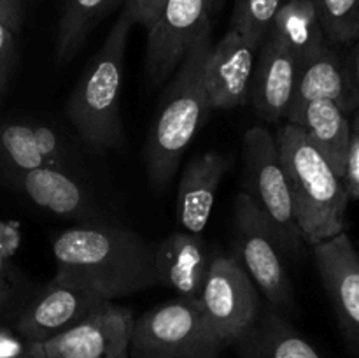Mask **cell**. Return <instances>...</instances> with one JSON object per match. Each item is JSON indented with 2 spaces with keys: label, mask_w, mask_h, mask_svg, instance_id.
Listing matches in <instances>:
<instances>
[{
  "label": "cell",
  "mask_w": 359,
  "mask_h": 358,
  "mask_svg": "<svg viewBox=\"0 0 359 358\" xmlns=\"http://www.w3.org/2000/svg\"><path fill=\"white\" fill-rule=\"evenodd\" d=\"M20 246V232L14 225L0 221V312L16 316L32 297L27 279L14 263Z\"/></svg>",
  "instance_id": "cb8c5ba5"
},
{
  "label": "cell",
  "mask_w": 359,
  "mask_h": 358,
  "mask_svg": "<svg viewBox=\"0 0 359 358\" xmlns=\"http://www.w3.org/2000/svg\"><path fill=\"white\" fill-rule=\"evenodd\" d=\"M302 62L286 46L266 35L256 55L249 100L269 123L286 119L293 104Z\"/></svg>",
  "instance_id": "9a60e30c"
},
{
  "label": "cell",
  "mask_w": 359,
  "mask_h": 358,
  "mask_svg": "<svg viewBox=\"0 0 359 358\" xmlns=\"http://www.w3.org/2000/svg\"><path fill=\"white\" fill-rule=\"evenodd\" d=\"M212 25L207 21L165 90L160 112L146 144L147 175L156 190L170 185L182 154L212 111L205 88V62L212 48Z\"/></svg>",
  "instance_id": "7a4b0ae2"
},
{
  "label": "cell",
  "mask_w": 359,
  "mask_h": 358,
  "mask_svg": "<svg viewBox=\"0 0 359 358\" xmlns=\"http://www.w3.org/2000/svg\"><path fill=\"white\" fill-rule=\"evenodd\" d=\"M354 114H356V116H358V118H359V111H356V112H354Z\"/></svg>",
  "instance_id": "836d02e7"
},
{
  "label": "cell",
  "mask_w": 359,
  "mask_h": 358,
  "mask_svg": "<svg viewBox=\"0 0 359 358\" xmlns=\"http://www.w3.org/2000/svg\"><path fill=\"white\" fill-rule=\"evenodd\" d=\"M210 0H167L149 28L146 70L153 84L170 79L193 41L210 21Z\"/></svg>",
  "instance_id": "7c38bea8"
},
{
  "label": "cell",
  "mask_w": 359,
  "mask_h": 358,
  "mask_svg": "<svg viewBox=\"0 0 359 358\" xmlns=\"http://www.w3.org/2000/svg\"><path fill=\"white\" fill-rule=\"evenodd\" d=\"M0 358H34L32 344L21 339L13 329L0 326Z\"/></svg>",
  "instance_id": "f546056e"
},
{
  "label": "cell",
  "mask_w": 359,
  "mask_h": 358,
  "mask_svg": "<svg viewBox=\"0 0 359 358\" xmlns=\"http://www.w3.org/2000/svg\"><path fill=\"white\" fill-rule=\"evenodd\" d=\"M165 2L167 0H126L125 6L132 13L133 21L149 30L156 18L160 16Z\"/></svg>",
  "instance_id": "f1b7e54d"
},
{
  "label": "cell",
  "mask_w": 359,
  "mask_h": 358,
  "mask_svg": "<svg viewBox=\"0 0 359 358\" xmlns=\"http://www.w3.org/2000/svg\"><path fill=\"white\" fill-rule=\"evenodd\" d=\"M196 300L207 326L223 346H233L263 309L262 293L233 255L212 256Z\"/></svg>",
  "instance_id": "ba28073f"
},
{
  "label": "cell",
  "mask_w": 359,
  "mask_h": 358,
  "mask_svg": "<svg viewBox=\"0 0 359 358\" xmlns=\"http://www.w3.org/2000/svg\"><path fill=\"white\" fill-rule=\"evenodd\" d=\"M269 35L294 53L302 63L330 46L312 0H286L273 18Z\"/></svg>",
  "instance_id": "7402d4cb"
},
{
  "label": "cell",
  "mask_w": 359,
  "mask_h": 358,
  "mask_svg": "<svg viewBox=\"0 0 359 358\" xmlns=\"http://www.w3.org/2000/svg\"><path fill=\"white\" fill-rule=\"evenodd\" d=\"M14 63H16V35L0 20V98L6 93Z\"/></svg>",
  "instance_id": "83f0119b"
},
{
  "label": "cell",
  "mask_w": 359,
  "mask_h": 358,
  "mask_svg": "<svg viewBox=\"0 0 359 358\" xmlns=\"http://www.w3.org/2000/svg\"><path fill=\"white\" fill-rule=\"evenodd\" d=\"M284 2L286 0H235L230 28L259 49Z\"/></svg>",
  "instance_id": "484cf974"
},
{
  "label": "cell",
  "mask_w": 359,
  "mask_h": 358,
  "mask_svg": "<svg viewBox=\"0 0 359 358\" xmlns=\"http://www.w3.org/2000/svg\"><path fill=\"white\" fill-rule=\"evenodd\" d=\"M79 172L60 165L0 171V185L20 193L35 207L83 225L104 223V213L93 199Z\"/></svg>",
  "instance_id": "30bf717a"
},
{
  "label": "cell",
  "mask_w": 359,
  "mask_h": 358,
  "mask_svg": "<svg viewBox=\"0 0 359 358\" xmlns=\"http://www.w3.org/2000/svg\"><path fill=\"white\" fill-rule=\"evenodd\" d=\"M314 100L335 102L349 116L356 112L349 76H347L346 55L333 48V44L300 65L297 90L290 111Z\"/></svg>",
  "instance_id": "ffe728a7"
},
{
  "label": "cell",
  "mask_w": 359,
  "mask_h": 358,
  "mask_svg": "<svg viewBox=\"0 0 359 358\" xmlns=\"http://www.w3.org/2000/svg\"><path fill=\"white\" fill-rule=\"evenodd\" d=\"M223 2H224V0H210V9H212V13L216 9H219V7L223 6Z\"/></svg>",
  "instance_id": "d6a6232c"
},
{
  "label": "cell",
  "mask_w": 359,
  "mask_h": 358,
  "mask_svg": "<svg viewBox=\"0 0 359 358\" xmlns=\"http://www.w3.org/2000/svg\"><path fill=\"white\" fill-rule=\"evenodd\" d=\"M105 300L109 298L90 288L53 279L25 302L14 316L13 330L27 343H42L76 325Z\"/></svg>",
  "instance_id": "8fae6325"
},
{
  "label": "cell",
  "mask_w": 359,
  "mask_h": 358,
  "mask_svg": "<svg viewBox=\"0 0 359 358\" xmlns=\"http://www.w3.org/2000/svg\"><path fill=\"white\" fill-rule=\"evenodd\" d=\"M233 207V256L263 293L269 307L287 314L294 309V291L276 232L248 193H238Z\"/></svg>",
  "instance_id": "52a82bcc"
},
{
  "label": "cell",
  "mask_w": 359,
  "mask_h": 358,
  "mask_svg": "<svg viewBox=\"0 0 359 358\" xmlns=\"http://www.w3.org/2000/svg\"><path fill=\"white\" fill-rule=\"evenodd\" d=\"M346 62H347V76H349L351 93H353L356 111H359V39L354 42V48L351 49L349 55H346Z\"/></svg>",
  "instance_id": "1f68e13d"
},
{
  "label": "cell",
  "mask_w": 359,
  "mask_h": 358,
  "mask_svg": "<svg viewBox=\"0 0 359 358\" xmlns=\"http://www.w3.org/2000/svg\"><path fill=\"white\" fill-rule=\"evenodd\" d=\"M44 165L79 172L81 157L58 126L39 119H0V171Z\"/></svg>",
  "instance_id": "4fadbf2b"
},
{
  "label": "cell",
  "mask_w": 359,
  "mask_h": 358,
  "mask_svg": "<svg viewBox=\"0 0 359 358\" xmlns=\"http://www.w3.org/2000/svg\"><path fill=\"white\" fill-rule=\"evenodd\" d=\"M133 312L114 300L102 302L58 336L32 344L34 358H130Z\"/></svg>",
  "instance_id": "9c48e42d"
},
{
  "label": "cell",
  "mask_w": 359,
  "mask_h": 358,
  "mask_svg": "<svg viewBox=\"0 0 359 358\" xmlns=\"http://www.w3.org/2000/svg\"><path fill=\"white\" fill-rule=\"evenodd\" d=\"M60 283L98 291L109 300L156 284L154 248L139 234L107 223L67 228L53 239Z\"/></svg>",
  "instance_id": "6da1fadb"
},
{
  "label": "cell",
  "mask_w": 359,
  "mask_h": 358,
  "mask_svg": "<svg viewBox=\"0 0 359 358\" xmlns=\"http://www.w3.org/2000/svg\"><path fill=\"white\" fill-rule=\"evenodd\" d=\"M342 183L347 197L359 200V118L356 114H353V130H351V142L347 150Z\"/></svg>",
  "instance_id": "4316f807"
},
{
  "label": "cell",
  "mask_w": 359,
  "mask_h": 358,
  "mask_svg": "<svg viewBox=\"0 0 359 358\" xmlns=\"http://www.w3.org/2000/svg\"><path fill=\"white\" fill-rule=\"evenodd\" d=\"M273 137L304 241L314 246L346 232L349 197L342 179L298 125L286 121Z\"/></svg>",
  "instance_id": "3957f363"
},
{
  "label": "cell",
  "mask_w": 359,
  "mask_h": 358,
  "mask_svg": "<svg viewBox=\"0 0 359 358\" xmlns=\"http://www.w3.org/2000/svg\"><path fill=\"white\" fill-rule=\"evenodd\" d=\"M233 346L241 358H323L284 314L272 307L262 309L255 325Z\"/></svg>",
  "instance_id": "44dd1931"
},
{
  "label": "cell",
  "mask_w": 359,
  "mask_h": 358,
  "mask_svg": "<svg viewBox=\"0 0 359 358\" xmlns=\"http://www.w3.org/2000/svg\"><path fill=\"white\" fill-rule=\"evenodd\" d=\"M209 249L200 234L177 232L154 248V272L182 298H198L210 267Z\"/></svg>",
  "instance_id": "e0dca14e"
},
{
  "label": "cell",
  "mask_w": 359,
  "mask_h": 358,
  "mask_svg": "<svg viewBox=\"0 0 359 358\" xmlns=\"http://www.w3.org/2000/svg\"><path fill=\"white\" fill-rule=\"evenodd\" d=\"M126 0H63L56 58L60 65L72 62L95 27Z\"/></svg>",
  "instance_id": "603a6c76"
},
{
  "label": "cell",
  "mask_w": 359,
  "mask_h": 358,
  "mask_svg": "<svg viewBox=\"0 0 359 358\" xmlns=\"http://www.w3.org/2000/svg\"><path fill=\"white\" fill-rule=\"evenodd\" d=\"M133 25L132 13L125 6L65 105L67 118L81 140L100 153L114 150L123 140L121 88Z\"/></svg>",
  "instance_id": "277c9868"
},
{
  "label": "cell",
  "mask_w": 359,
  "mask_h": 358,
  "mask_svg": "<svg viewBox=\"0 0 359 358\" xmlns=\"http://www.w3.org/2000/svg\"><path fill=\"white\" fill-rule=\"evenodd\" d=\"M286 121L298 125L307 133L311 142L342 179L353 130V119L349 114H346L335 102L314 100L290 111Z\"/></svg>",
  "instance_id": "d6986e66"
},
{
  "label": "cell",
  "mask_w": 359,
  "mask_h": 358,
  "mask_svg": "<svg viewBox=\"0 0 359 358\" xmlns=\"http://www.w3.org/2000/svg\"><path fill=\"white\" fill-rule=\"evenodd\" d=\"M231 160L217 151H207L184 167L177 188V221L184 232L202 234L209 225L214 199Z\"/></svg>",
  "instance_id": "ac0fdd59"
},
{
  "label": "cell",
  "mask_w": 359,
  "mask_h": 358,
  "mask_svg": "<svg viewBox=\"0 0 359 358\" xmlns=\"http://www.w3.org/2000/svg\"><path fill=\"white\" fill-rule=\"evenodd\" d=\"M256 55L258 48L249 44L233 28L210 48L203 74L212 111L248 104Z\"/></svg>",
  "instance_id": "2e32d148"
},
{
  "label": "cell",
  "mask_w": 359,
  "mask_h": 358,
  "mask_svg": "<svg viewBox=\"0 0 359 358\" xmlns=\"http://www.w3.org/2000/svg\"><path fill=\"white\" fill-rule=\"evenodd\" d=\"M25 18V0H0V20L14 35L20 34Z\"/></svg>",
  "instance_id": "4dcf8cb0"
},
{
  "label": "cell",
  "mask_w": 359,
  "mask_h": 358,
  "mask_svg": "<svg viewBox=\"0 0 359 358\" xmlns=\"http://www.w3.org/2000/svg\"><path fill=\"white\" fill-rule=\"evenodd\" d=\"M316 267L344 336L359 358V253L346 232L312 246Z\"/></svg>",
  "instance_id": "5bb4252c"
},
{
  "label": "cell",
  "mask_w": 359,
  "mask_h": 358,
  "mask_svg": "<svg viewBox=\"0 0 359 358\" xmlns=\"http://www.w3.org/2000/svg\"><path fill=\"white\" fill-rule=\"evenodd\" d=\"M244 190L276 232L286 256H298L304 235L294 216L290 185L280 165L276 137L265 126H252L244 137Z\"/></svg>",
  "instance_id": "8992f818"
},
{
  "label": "cell",
  "mask_w": 359,
  "mask_h": 358,
  "mask_svg": "<svg viewBox=\"0 0 359 358\" xmlns=\"http://www.w3.org/2000/svg\"><path fill=\"white\" fill-rule=\"evenodd\" d=\"M330 44H353L359 39V0H312Z\"/></svg>",
  "instance_id": "d4e9b609"
},
{
  "label": "cell",
  "mask_w": 359,
  "mask_h": 358,
  "mask_svg": "<svg viewBox=\"0 0 359 358\" xmlns=\"http://www.w3.org/2000/svg\"><path fill=\"white\" fill-rule=\"evenodd\" d=\"M196 298L177 297L149 309L133 321L130 358H219Z\"/></svg>",
  "instance_id": "5b68a950"
}]
</instances>
